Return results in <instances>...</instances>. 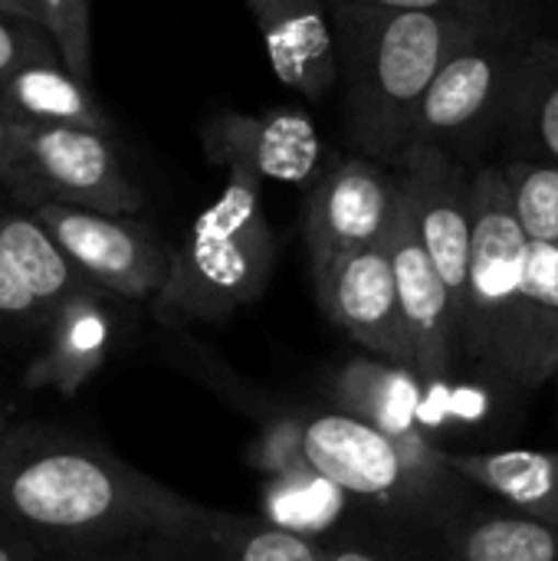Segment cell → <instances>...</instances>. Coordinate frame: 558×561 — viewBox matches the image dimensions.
Returning <instances> with one entry per match:
<instances>
[{"mask_svg":"<svg viewBox=\"0 0 558 561\" xmlns=\"http://www.w3.org/2000/svg\"><path fill=\"white\" fill-rule=\"evenodd\" d=\"M197 510L105 447L39 427L0 437V523L43 561L132 546Z\"/></svg>","mask_w":558,"mask_h":561,"instance_id":"1","label":"cell"},{"mask_svg":"<svg viewBox=\"0 0 558 561\" xmlns=\"http://www.w3.org/2000/svg\"><path fill=\"white\" fill-rule=\"evenodd\" d=\"M487 0L332 3L349 92V131L368 161L401 164L428 89L483 23Z\"/></svg>","mask_w":558,"mask_h":561,"instance_id":"2","label":"cell"},{"mask_svg":"<svg viewBox=\"0 0 558 561\" xmlns=\"http://www.w3.org/2000/svg\"><path fill=\"white\" fill-rule=\"evenodd\" d=\"M289 417L306 467L352 503L437 533L467 513V483L454 473L447 450L391 437L332 408H293Z\"/></svg>","mask_w":558,"mask_h":561,"instance_id":"3","label":"cell"},{"mask_svg":"<svg viewBox=\"0 0 558 561\" xmlns=\"http://www.w3.org/2000/svg\"><path fill=\"white\" fill-rule=\"evenodd\" d=\"M260 184L227 174L224 194L204 207L174 250L164 293L151 306L164 325L224 322L266 293L276 237L260 207Z\"/></svg>","mask_w":558,"mask_h":561,"instance_id":"4","label":"cell"},{"mask_svg":"<svg viewBox=\"0 0 558 561\" xmlns=\"http://www.w3.org/2000/svg\"><path fill=\"white\" fill-rule=\"evenodd\" d=\"M529 43L533 30L526 26V10L493 3L428 89L408 151L441 148L454 154L457 145H474L490 125L506 122L516 69Z\"/></svg>","mask_w":558,"mask_h":561,"instance_id":"5","label":"cell"},{"mask_svg":"<svg viewBox=\"0 0 558 561\" xmlns=\"http://www.w3.org/2000/svg\"><path fill=\"white\" fill-rule=\"evenodd\" d=\"M533 243L523 233L503 168L474 174V253L464 309V352L500 375L506 342L526 293Z\"/></svg>","mask_w":558,"mask_h":561,"instance_id":"6","label":"cell"},{"mask_svg":"<svg viewBox=\"0 0 558 561\" xmlns=\"http://www.w3.org/2000/svg\"><path fill=\"white\" fill-rule=\"evenodd\" d=\"M23 210L43 204L135 217L145 207L141 187L125 174L109 135L86 128H23L16 184Z\"/></svg>","mask_w":558,"mask_h":561,"instance_id":"7","label":"cell"},{"mask_svg":"<svg viewBox=\"0 0 558 561\" xmlns=\"http://www.w3.org/2000/svg\"><path fill=\"white\" fill-rule=\"evenodd\" d=\"M483 391H451V378L434 381L418 371L398 368L382 358H352L329 381L332 411L352 414L391 437L421 440L444 450L441 437L451 434V417L477 424L483 417Z\"/></svg>","mask_w":558,"mask_h":561,"instance_id":"8","label":"cell"},{"mask_svg":"<svg viewBox=\"0 0 558 561\" xmlns=\"http://www.w3.org/2000/svg\"><path fill=\"white\" fill-rule=\"evenodd\" d=\"M30 214L99 293L151 306L164 293L174 250L148 224L59 204H43Z\"/></svg>","mask_w":558,"mask_h":561,"instance_id":"9","label":"cell"},{"mask_svg":"<svg viewBox=\"0 0 558 561\" xmlns=\"http://www.w3.org/2000/svg\"><path fill=\"white\" fill-rule=\"evenodd\" d=\"M398 210V174L378 161L345 158L322 171L306 197V250L316 286L345 260L385 240Z\"/></svg>","mask_w":558,"mask_h":561,"instance_id":"10","label":"cell"},{"mask_svg":"<svg viewBox=\"0 0 558 561\" xmlns=\"http://www.w3.org/2000/svg\"><path fill=\"white\" fill-rule=\"evenodd\" d=\"M398 187L411 207L418 237L451 293L464 332L474 253V174L441 148H414L398 164Z\"/></svg>","mask_w":558,"mask_h":561,"instance_id":"11","label":"cell"},{"mask_svg":"<svg viewBox=\"0 0 558 561\" xmlns=\"http://www.w3.org/2000/svg\"><path fill=\"white\" fill-rule=\"evenodd\" d=\"M385 247H388L395 283H398L414 371L421 378L444 381L467 362L464 332H460L451 293L418 237V227H414V217L401 187H398V210L385 233Z\"/></svg>","mask_w":558,"mask_h":561,"instance_id":"12","label":"cell"},{"mask_svg":"<svg viewBox=\"0 0 558 561\" xmlns=\"http://www.w3.org/2000/svg\"><path fill=\"white\" fill-rule=\"evenodd\" d=\"M201 145L210 164L227 174L280 184H306L316 178L326 145L316 125L293 108H270L260 115L217 112L201 128Z\"/></svg>","mask_w":558,"mask_h":561,"instance_id":"13","label":"cell"},{"mask_svg":"<svg viewBox=\"0 0 558 561\" xmlns=\"http://www.w3.org/2000/svg\"><path fill=\"white\" fill-rule=\"evenodd\" d=\"M316 293L326 316L362 348H368L372 358L414 371V355L385 240L335 266L316 286Z\"/></svg>","mask_w":558,"mask_h":561,"instance_id":"14","label":"cell"},{"mask_svg":"<svg viewBox=\"0 0 558 561\" xmlns=\"http://www.w3.org/2000/svg\"><path fill=\"white\" fill-rule=\"evenodd\" d=\"M135 546L145 561H326L329 556V546L283 533L260 516H234L210 506Z\"/></svg>","mask_w":558,"mask_h":561,"instance_id":"15","label":"cell"},{"mask_svg":"<svg viewBox=\"0 0 558 561\" xmlns=\"http://www.w3.org/2000/svg\"><path fill=\"white\" fill-rule=\"evenodd\" d=\"M276 79L306 99H322L342 76L329 7L316 0H250L247 3Z\"/></svg>","mask_w":558,"mask_h":561,"instance_id":"16","label":"cell"},{"mask_svg":"<svg viewBox=\"0 0 558 561\" xmlns=\"http://www.w3.org/2000/svg\"><path fill=\"white\" fill-rule=\"evenodd\" d=\"M454 473L506 513L558 526V454L549 450H447Z\"/></svg>","mask_w":558,"mask_h":561,"instance_id":"17","label":"cell"},{"mask_svg":"<svg viewBox=\"0 0 558 561\" xmlns=\"http://www.w3.org/2000/svg\"><path fill=\"white\" fill-rule=\"evenodd\" d=\"M46 348L30 365V388H56L76 394L102 365L115 335V319L105 306V293H89L66 302L46 325Z\"/></svg>","mask_w":558,"mask_h":561,"instance_id":"18","label":"cell"},{"mask_svg":"<svg viewBox=\"0 0 558 561\" xmlns=\"http://www.w3.org/2000/svg\"><path fill=\"white\" fill-rule=\"evenodd\" d=\"M558 371V247H533L526 293L506 342L500 378L539 388Z\"/></svg>","mask_w":558,"mask_h":561,"instance_id":"19","label":"cell"},{"mask_svg":"<svg viewBox=\"0 0 558 561\" xmlns=\"http://www.w3.org/2000/svg\"><path fill=\"white\" fill-rule=\"evenodd\" d=\"M0 112L20 128H86L109 135L112 122L59 62H33L0 89Z\"/></svg>","mask_w":558,"mask_h":561,"instance_id":"20","label":"cell"},{"mask_svg":"<svg viewBox=\"0 0 558 561\" xmlns=\"http://www.w3.org/2000/svg\"><path fill=\"white\" fill-rule=\"evenodd\" d=\"M506 128L526 161L558 164V43L533 36L516 69Z\"/></svg>","mask_w":558,"mask_h":561,"instance_id":"21","label":"cell"},{"mask_svg":"<svg viewBox=\"0 0 558 561\" xmlns=\"http://www.w3.org/2000/svg\"><path fill=\"white\" fill-rule=\"evenodd\" d=\"M0 253L20 273L26 289L39 299L49 322L66 302L89 296V293H99L69 263V256L56 247V240L43 230V224L30 210L0 214Z\"/></svg>","mask_w":558,"mask_h":561,"instance_id":"22","label":"cell"},{"mask_svg":"<svg viewBox=\"0 0 558 561\" xmlns=\"http://www.w3.org/2000/svg\"><path fill=\"white\" fill-rule=\"evenodd\" d=\"M437 536L451 561H558V526H546L506 510H467Z\"/></svg>","mask_w":558,"mask_h":561,"instance_id":"23","label":"cell"},{"mask_svg":"<svg viewBox=\"0 0 558 561\" xmlns=\"http://www.w3.org/2000/svg\"><path fill=\"white\" fill-rule=\"evenodd\" d=\"M352 506L355 503L339 486L312 470L263 477L260 486V519L312 542H322L329 533H335L349 519Z\"/></svg>","mask_w":558,"mask_h":561,"instance_id":"24","label":"cell"},{"mask_svg":"<svg viewBox=\"0 0 558 561\" xmlns=\"http://www.w3.org/2000/svg\"><path fill=\"white\" fill-rule=\"evenodd\" d=\"M0 13L36 26L56 49L59 66L82 85L92 79V33L86 0H0Z\"/></svg>","mask_w":558,"mask_h":561,"instance_id":"25","label":"cell"},{"mask_svg":"<svg viewBox=\"0 0 558 561\" xmlns=\"http://www.w3.org/2000/svg\"><path fill=\"white\" fill-rule=\"evenodd\" d=\"M516 220L533 247H558V164L513 161L503 168Z\"/></svg>","mask_w":558,"mask_h":561,"instance_id":"26","label":"cell"},{"mask_svg":"<svg viewBox=\"0 0 558 561\" xmlns=\"http://www.w3.org/2000/svg\"><path fill=\"white\" fill-rule=\"evenodd\" d=\"M33 62H59L53 43L36 26L0 13V89Z\"/></svg>","mask_w":558,"mask_h":561,"instance_id":"27","label":"cell"},{"mask_svg":"<svg viewBox=\"0 0 558 561\" xmlns=\"http://www.w3.org/2000/svg\"><path fill=\"white\" fill-rule=\"evenodd\" d=\"M0 319L23 322V325H39V329L49 325L46 309L26 289V283L20 279V273L10 266V260L3 253H0Z\"/></svg>","mask_w":558,"mask_h":561,"instance_id":"28","label":"cell"},{"mask_svg":"<svg viewBox=\"0 0 558 561\" xmlns=\"http://www.w3.org/2000/svg\"><path fill=\"white\" fill-rule=\"evenodd\" d=\"M20 151H23V128L13 125V122L0 112V187H3V191H13V184H16Z\"/></svg>","mask_w":558,"mask_h":561,"instance_id":"29","label":"cell"},{"mask_svg":"<svg viewBox=\"0 0 558 561\" xmlns=\"http://www.w3.org/2000/svg\"><path fill=\"white\" fill-rule=\"evenodd\" d=\"M326 561H408L398 552H382V549H362V546H329Z\"/></svg>","mask_w":558,"mask_h":561,"instance_id":"30","label":"cell"},{"mask_svg":"<svg viewBox=\"0 0 558 561\" xmlns=\"http://www.w3.org/2000/svg\"><path fill=\"white\" fill-rule=\"evenodd\" d=\"M56 561H145L138 552V546H109V549H95V552H79V556H66Z\"/></svg>","mask_w":558,"mask_h":561,"instance_id":"31","label":"cell"},{"mask_svg":"<svg viewBox=\"0 0 558 561\" xmlns=\"http://www.w3.org/2000/svg\"><path fill=\"white\" fill-rule=\"evenodd\" d=\"M0 561H39V556L0 523Z\"/></svg>","mask_w":558,"mask_h":561,"instance_id":"32","label":"cell"},{"mask_svg":"<svg viewBox=\"0 0 558 561\" xmlns=\"http://www.w3.org/2000/svg\"><path fill=\"white\" fill-rule=\"evenodd\" d=\"M7 434V417H3V404H0V437Z\"/></svg>","mask_w":558,"mask_h":561,"instance_id":"33","label":"cell"}]
</instances>
